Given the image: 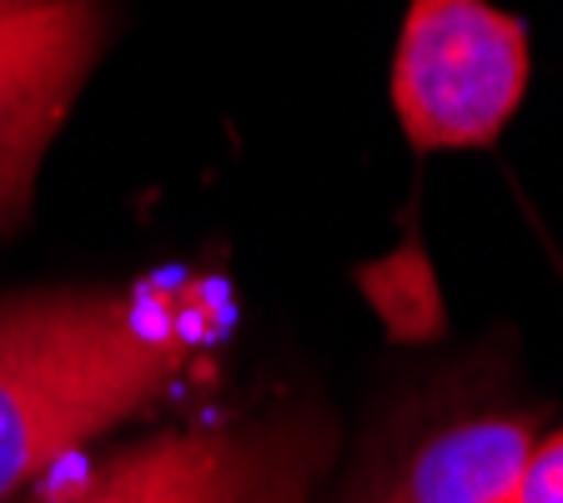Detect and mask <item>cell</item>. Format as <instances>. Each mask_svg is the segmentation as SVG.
Returning a JSON list of instances; mask_svg holds the SVG:
<instances>
[{"instance_id": "2", "label": "cell", "mask_w": 563, "mask_h": 503, "mask_svg": "<svg viewBox=\"0 0 563 503\" xmlns=\"http://www.w3.org/2000/svg\"><path fill=\"white\" fill-rule=\"evenodd\" d=\"M528 91V25L488 0H412L393 56V106L418 152L488 146Z\"/></svg>"}, {"instance_id": "5", "label": "cell", "mask_w": 563, "mask_h": 503, "mask_svg": "<svg viewBox=\"0 0 563 503\" xmlns=\"http://www.w3.org/2000/svg\"><path fill=\"white\" fill-rule=\"evenodd\" d=\"M282 489L287 479L246 438L166 434L111 458L76 493H51V503H262Z\"/></svg>"}, {"instance_id": "6", "label": "cell", "mask_w": 563, "mask_h": 503, "mask_svg": "<svg viewBox=\"0 0 563 503\" xmlns=\"http://www.w3.org/2000/svg\"><path fill=\"white\" fill-rule=\"evenodd\" d=\"M357 287L398 342H428L443 332V293H438L433 262L422 258L418 242H402L387 258L367 262L357 272Z\"/></svg>"}, {"instance_id": "8", "label": "cell", "mask_w": 563, "mask_h": 503, "mask_svg": "<svg viewBox=\"0 0 563 503\" xmlns=\"http://www.w3.org/2000/svg\"><path fill=\"white\" fill-rule=\"evenodd\" d=\"M262 503H287V489H282V493H267V499H262Z\"/></svg>"}, {"instance_id": "1", "label": "cell", "mask_w": 563, "mask_h": 503, "mask_svg": "<svg viewBox=\"0 0 563 503\" xmlns=\"http://www.w3.org/2000/svg\"><path fill=\"white\" fill-rule=\"evenodd\" d=\"M181 348L111 287L0 297V503L86 438L141 413Z\"/></svg>"}, {"instance_id": "9", "label": "cell", "mask_w": 563, "mask_h": 503, "mask_svg": "<svg viewBox=\"0 0 563 503\" xmlns=\"http://www.w3.org/2000/svg\"><path fill=\"white\" fill-rule=\"evenodd\" d=\"M35 503H51V493H41V499H35Z\"/></svg>"}, {"instance_id": "7", "label": "cell", "mask_w": 563, "mask_h": 503, "mask_svg": "<svg viewBox=\"0 0 563 503\" xmlns=\"http://www.w3.org/2000/svg\"><path fill=\"white\" fill-rule=\"evenodd\" d=\"M514 503H563V434L539 438L523 463Z\"/></svg>"}, {"instance_id": "4", "label": "cell", "mask_w": 563, "mask_h": 503, "mask_svg": "<svg viewBox=\"0 0 563 503\" xmlns=\"http://www.w3.org/2000/svg\"><path fill=\"white\" fill-rule=\"evenodd\" d=\"M539 434L528 418L483 413L383 438L347 503H508Z\"/></svg>"}, {"instance_id": "10", "label": "cell", "mask_w": 563, "mask_h": 503, "mask_svg": "<svg viewBox=\"0 0 563 503\" xmlns=\"http://www.w3.org/2000/svg\"><path fill=\"white\" fill-rule=\"evenodd\" d=\"M508 503H514V499H508Z\"/></svg>"}, {"instance_id": "3", "label": "cell", "mask_w": 563, "mask_h": 503, "mask_svg": "<svg viewBox=\"0 0 563 503\" xmlns=\"http://www.w3.org/2000/svg\"><path fill=\"white\" fill-rule=\"evenodd\" d=\"M111 35L106 0H0V232L31 207L76 91Z\"/></svg>"}]
</instances>
